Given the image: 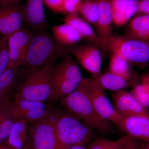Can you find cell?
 Returning <instances> with one entry per match:
<instances>
[{"label":"cell","instance_id":"cell-1","mask_svg":"<svg viewBox=\"0 0 149 149\" xmlns=\"http://www.w3.org/2000/svg\"><path fill=\"white\" fill-rule=\"evenodd\" d=\"M73 46L60 44L45 30L35 31L33 33L24 65L27 74L53 64L56 61L69 54Z\"/></svg>","mask_w":149,"mask_h":149},{"label":"cell","instance_id":"cell-2","mask_svg":"<svg viewBox=\"0 0 149 149\" xmlns=\"http://www.w3.org/2000/svg\"><path fill=\"white\" fill-rule=\"evenodd\" d=\"M60 101L63 109L83 120L99 134L104 136L117 134L116 126L103 119L93 107L87 94L84 78L76 90Z\"/></svg>","mask_w":149,"mask_h":149},{"label":"cell","instance_id":"cell-3","mask_svg":"<svg viewBox=\"0 0 149 149\" xmlns=\"http://www.w3.org/2000/svg\"><path fill=\"white\" fill-rule=\"evenodd\" d=\"M58 149L87 146L99 133L74 115L64 109H53Z\"/></svg>","mask_w":149,"mask_h":149},{"label":"cell","instance_id":"cell-4","mask_svg":"<svg viewBox=\"0 0 149 149\" xmlns=\"http://www.w3.org/2000/svg\"><path fill=\"white\" fill-rule=\"evenodd\" d=\"M84 79L77 61L72 55H67L54 67L51 76L52 101L60 100L72 93Z\"/></svg>","mask_w":149,"mask_h":149},{"label":"cell","instance_id":"cell-5","mask_svg":"<svg viewBox=\"0 0 149 149\" xmlns=\"http://www.w3.org/2000/svg\"><path fill=\"white\" fill-rule=\"evenodd\" d=\"M53 64L26 74L23 82L18 83L14 97L35 101H52L51 78L54 68Z\"/></svg>","mask_w":149,"mask_h":149},{"label":"cell","instance_id":"cell-6","mask_svg":"<svg viewBox=\"0 0 149 149\" xmlns=\"http://www.w3.org/2000/svg\"><path fill=\"white\" fill-rule=\"evenodd\" d=\"M109 52H117L130 63L140 67L149 65V43L123 36L113 35Z\"/></svg>","mask_w":149,"mask_h":149},{"label":"cell","instance_id":"cell-7","mask_svg":"<svg viewBox=\"0 0 149 149\" xmlns=\"http://www.w3.org/2000/svg\"><path fill=\"white\" fill-rule=\"evenodd\" d=\"M22 149H58L53 109L42 119L30 124L28 139Z\"/></svg>","mask_w":149,"mask_h":149},{"label":"cell","instance_id":"cell-8","mask_svg":"<svg viewBox=\"0 0 149 149\" xmlns=\"http://www.w3.org/2000/svg\"><path fill=\"white\" fill-rule=\"evenodd\" d=\"M88 97L96 111L104 120L116 126L122 116L116 111L97 78H84Z\"/></svg>","mask_w":149,"mask_h":149},{"label":"cell","instance_id":"cell-9","mask_svg":"<svg viewBox=\"0 0 149 149\" xmlns=\"http://www.w3.org/2000/svg\"><path fill=\"white\" fill-rule=\"evenodd\" d=\"M7 109L15 120L23 119L32 124L45 117L53 109L50 104L46 102L14 97L10 106Z\"/></svg>","mask_w":149,"mask_h":149},{"label":"cell","instance_id":"cell-10","mask_svg":"<svg viewBox=\"0 0 149 149\" xmlns=\"http://www.w3.org/2000/svg\"><path fill=\"white\" fill-rule=\"evenodd\" d=\"M100 49L101 48L95 45L87 42L73 46L70 54L84 69L92 74L93 77L97 78L101 74L102 58Z\"/></svg>","mask_w":149,"mask_h":149},{"label":"cell","instance_id":"cell-11","mask_svg":"<svg viewBox=\"0 0 149 149\" xmlns=\"http://www.w3.org/2000/svg\"><path fill=\"white\" fill-rule=\"evenodd\" d=\"M33 35L24 27L9 36L8 44L10 62L9 68H19L24 66Z\"/></svg>","mask_w":149,"mask_h":149},{"label":"cell","instance_id":"cell-12","mask_svg":"<svg viewBox=\"0 0 149 149\" xmlns=\"http://www.w3.org/2000/svg\"><path fill=\"white\" fill-rule=\"evenodd\" d=\"M24 7L20 2L0 6V35H10L23 27Z\"/></svg>","mask_w":149,"mask_h":149},{"label":"cell","instance_id":"cell-13","mask_svg":"<svg viewBox=\"0 0 149 149\" xmlns=\"http://www.w3.org/2000/svg\"><path fill=\"white\" fill-rule=\"evenodd\" d=\"M97 4L99 16L96 24V33L104 50L109 52L108 43L112 36L113 17L111 0H95Z\"/></svg>","mask_w":149,"mask_h":149},{"label":"cell","instance_id":"cell-14","mask_svg":"<svg viewBox=\"0 0 149 149\" xmlns=\"http://www.w3.org/2000/svg\"><path fill=\"white\" fill-rule=\"evenodd\" d=\"M116 127L130 138L149 143V117L143 116L122 117Z\"/></svg>","mask_w":149,"mask_h":149},{"label":"cell","instance_id":"cell-15","mask_svg":"<svg viewBox=\"0 0 149 149\" xmlns=\"http://www.w3.org/2000/svg\"><path fill=\"white\" fill-rule=\"evenodd\" d=\"M116 111L122 117L143 116L149 117V112L133 97L124 90L114 92L111 95Z\"/></svg>","mask_w":149,"mask_h":149},{"label":"cell","instance_id":"cell-16","mask_svg":"<svg viewBox=\"0 0 149 149\" xmlns=\"http://www.w3.org/2000/svg\"><path fill=\"white\" fill-rule=\"evenodd\" d=\"M19 75L18 68H9L0 76V111H5L10 106Z\"/></svg>","mask_w":149,"mask_h":149},{"label":"cell","instance_id":"cell-17","mask_svg":"<svg viewBox=\"0 0 149 149\" xmlns=\"http://www.w3.org/2000/svg\"><path fill=\"white\" fill-rule=\"evenodd\" d=\"M43 0H27L24 5V24L35 31L48 28Z\"/></svg>","mask_w":149,"mask_h":149},{"label":"cell","instance_id":"cell-18","mask_svg":"<svg viewBox=\"0 0 149 149\" xmlns=\"http://www.w3.org/2000/svg\"><path fill=\"white\" fill-rule=\"evenodd\" d=\"M111 1L113 25L116 29L125 25L138 13V0Z\"/></svg>","mask_w":149,"mask_h":149},{"label":"cell","instance_id":"cell-19","mask_svg":"<svg viewBox=\"0 0 149 149\" xmlns=\"http://www.w3.org/2000/svg\"><path fill=\"white\" fill-rule=\"evenodd\" d=\"M63 21L75 29L87 42L95 45L104 50L96 31L91 24L79 16V13L66 15L63 19Z\"/></svg>","mask_w":149,"mask_h":149},{"label":"cell","instance_id":"cell-20","mask_svg":"<svg viewBox=\"0 0 149 149\" xmlns=\"http://www.w3.org/2000/svg\"><path fill=\"white\" fill-rule=\"evenodd\" d=\"M125 26L123 36L149 43V15H137Z\"/></svg>","mask_w":149,"mask_h":149},{"label":"cell","instance_id":"cell-21","mask_svg":"<svg viewBox=\"0 0 149 149\" xmlns=\"http://www.w3.org/2000/svg\"><path fill=\"white\" fill-rule=\"evenodd\" d=\"M97 79L105 91L108 90L114 92L124 91L131 87L133 88L140 81L138 77L125 78L109 71L101 74Z\"/></svg>","mask_w":149,"mask_h":149},{"label":"cell","instance_id":"cell-22","mask_svg":"<svg viewBox=\"0 0 149 149\" xmlns=\"http://www.w3.org/2000/svg\"><path fill=\"white\" fill-rule=\"evenodd\" d=\"M29 125L26 120H15L6 144L15 148H22L27 143L29 135Z\"/></svg>","mask_w":149,"mask_h":149},{"label":"cell","instance_id":"cell-23","mask_svg":"<svg viewBox=\"0 0 149 149\" xmlns=\"http://www.w3.org/2000/svg\"><path fill=\"white\" fill-rule=\"evenodd\" d=\"M54 38L58 42L65 46L75 45L82 40L80 34L67 24L55 25L52 28Z\"/></svg>","mask_w":149,"mask_h":149},{"label":"cell","instance_id":"cell-24","mask_svg":"<svg viewBox=\"0 0 149 149\" xmlns=\"http://www.w3.org/2000/svg\"><path fill=\"white\" fill-rule=\"evenodd\" d=\"M110 59L108 71L125 78L138 77L133 73L130 63L117 52H112Z\"/></svg>","mask_w":149,"mask_h":149},{"label":"cell","instance_id":"cell-25","mask_svg":"<svg viewBox=\"0 0 149 149\" xmlns=\"http://www.w3.org/2000/svg\"><path fill=\"white\" fill-rule=\"evenodd\" d=\"M130 93L144 108L149 107V73L141 77Z\"/></svg>","mask_w":149,"mask_h":149},{"label":"cell","instance_id":"cell-26","mask_svg":"<svg viewBox=\"0 0 149 149\" xmlns=\"http://www.w3.org/2000/svg\"><path fill=\"white\" fill-rule=\"evenodd\" d=\"M79 14L84 20L95 27L98 19L99 10L95 0H83Z\"/></svg>","mask_w":149,"mask_h":149},{"label":"cell","instance_id":"cell-27","mask_svg":"<svg viewBox=\"0 0 149 149\" xmlns=\"http://www.w3.org/2000/svg\"><path fill=\"white\" fill-rule=\"evenodd\" d=\"M129 136L124 135L115 141L98 137L87 146V149H119L129 139Z\"/></svg>","mask_w":149,"mask_h":149},{"label":"cell","instance_id":"cell-28","mask_svg":"<svg viewBox=\"0 0 149 149\" xmlns=\"http://www.w3.org/2000/svg\"><path fill=\"white\" fill-rule=\"evenodd\" d=\"M14 121L8 109L0 111V144L6 141Z\"/></svg>","mask_w":149,"mask_h":149},{"label":"cell","instance_id":"cell-29","mask_svg":"<svg viewBox=\"0 0 149 149\" xmlns=\"http://www.w3.org/2000/svg\"><path fill=\"white\" fill-rule=\"evenodd\" d=\"M9 36L0 37V76L8 69L10 62L8 44Z\"/></svg>","mask_w":149,"mask_h":149},{"label":"cell","instance_id":"cell-30","mask_svg":"<svg viewBox=\"0 0 149 149\" xmlns=\"http://www.w3.org/2000/svg\"><path fill=\"white\" fill-rule=\"evenodd\" d=\"M83 0H64L63 5V13L66 15L78 13Z\"/></svg>","mask_w":149,"mask_h":149},{"label":"cell","instance_id":"cell-31","mask_svg":"<svg viewBox=\"0 0 149 149\" xmlns=\"http://www.w3.org/2000/svg\"><path fill=\"white\" fill-rule=\"evenodd\" d=\"M44 3L55 12L63 13V5L64 0H43Z\"/></svg>","mask_w":149,"mask_h":149},{"label":"cell","instance_id":"cell-32","mask_svg":"<svg viewBox=\"0 0 149 149\" xmlns=\"http://www.w3.org/2000/svg\"><path fill=\"white\" fill-rule=\"evenodd\" d=\"M141 144L139 140L130 138L121 146L119 149H140Z\"/></svg>","mask_w":149,"mask_h":149},{"label":"cell","instance_id":"cell-33","mask_svg":"<svg viewBox=\"0 0 149 149\" xmlns=\"http://www.w3.org/2000/svg\"><path fill=\"white\" fill-rule=\"evenodd\" d=\"M137 15H149V0L138 1V12Z\"/></svg>","mask_w":149,"mask_h":149},{"label":"cell","instance_id":"cell-34","mask_svg":"<svg viewBox=\"0 0 149 149\" xmlns=\"http://www.w3.org/2000/svg\"><path fill=\"white\" fill-rule=\"evenodd\" d=\"M21 0H0V6L20 2Z\"/></svg>","mask_w":149,"mask_h":149},{"label":"cell","instance_id":"cell-35","mask_svg":"<svg viewBox=\"0 0 149 149\" xmlns=\"http://www.w3.org/2000/svg\"><path fill=\"white\" fill-rule=\"evenodd\" d=\"M0 149H22V148H15V147L8 146L7 144L3 143L0 144Z\"/></svg>","mask_w":149,"mask_h":149},{"label":"cell","instance_id":"cell-36","mask_svg":"<svg viewBox=\"0 0 149 149\" xmlns=\"http://www.w3.org/2000/svg\"><path fill=\"white\" fill-rule=\"evenodd\" d=\"M68 149H87V146L77 145V146H75L71 147Z\"/></svg>","mask_w":149,"mask_h":149},{"label":"cell","instance_id":"cell-37","mask_svg":"<svg viewBox=\"0 0 149 149\" xmlns=\"http://www.w3.org/2000/svg\"><path fill=\"white\" fill-rule=\"evenodd\" d=\"M141 149H149V143L144 142L141 144Z\"/></svg>","mask_w":149,"mask_h":149}]
</instances>
